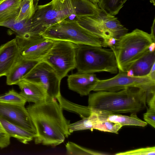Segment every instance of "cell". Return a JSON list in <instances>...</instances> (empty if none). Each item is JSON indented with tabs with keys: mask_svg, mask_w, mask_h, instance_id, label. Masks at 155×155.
<instances>
[{
	"mask_svg": "<svg viewBox=\"0 0 155 155\" xmlns=\"http://www.w3.org/2000/svg\"><path fill=\"white\" fill-rule=\"evenodd\" d=\"M75 62V68L80 73L106 72L115 74L118 70L113 52L101 47L76 45Z\"/></svg>",
	"mask_w": 155,
	"mask_h": 155,
	"instance_id": "cell-5",
	"label": "cell"
},
{
	"mask_svg": "<svg viewBox=\"0 0 155 155\" xmlns=\"http://www.w3.org/2000/svg\"><path fill=\"white\" fill-rule=\"evenodd\" d=\"M155 43L153 42L149 45L148 47V50L150 52H152L155 51Z\"/></svg>",
	"mask_w": 155,
	"mask_h": 155,
	"instance_id": "cell-35",
	"label": "cell"
},
{
	"mask_svg": "<svg viewBox=\"0 0 155 155\" xmlns=\"http://www.w3.org/2000/svg\"><path fill=\"white\" fill-rule=\"evenodd\" d=\"M155 18H154L152 25L151 27V33L150 35L152 36L153 39H155Z\"/></svg>",
	"mask_w": 155,
	"mask_h": 155,
	"instance_id": "cell-34",
	"label": "cell"
},
{
	"mask_svg": "<svg viewBox=\"0 0 155 155\" xmlns=\"http://www.w3.org/2000/svg\"><path fill=\"white\" fill-rule=\"evenodd\" d=\"M76 45L70 42L56 41L42 61L54 70L61 80L76 67Z\"/></svg>",
	"mask_w": 155,
	"mask_h": 155,
	"instance_id": "cell-8",
	"label": "cell"
},
{
	"mask_svg": "<svg viewBox=\"0 0 155 155\" xmlns=\"http://www.w3.org/2000/svg\"><path fill=\"white\" fill-rule=\"evenodd\" d=\"M93 111L98 115L100 121H110L119 124L123 127L125 126H134L144 127L147 124L139 118L137 113H132L129 116L120 114L114 113L107 111L93 109Z\"/></svg>",
	"mask_w": 155,
	"mask_h": 155,
	"instance_id": "cell-17",
	"label": "cell"
},
{
	"mask_svg": "<svg viewBox=\"0 0 155 155\" xmlns=\"http://www.w3.org/2000/svg\"><path fill=\"white\" fill-rule=\"evenodd\" d=\"M20 55L15 38L0 46V77L7 76Z\"/></svg>",
	"mask_w": 155,
	"mask_h": 155,
	"instance_id": "cell-14",
	"label": "cell"
},
{
	"mask_svg": "<svg viewBox=\"0 0 155 155\" xmlns=\"http://www.w3.org/2000/svg\"><path fill=\"white\" fill-rule=\"evenodd\" d=\"M154 91L155 89L136 87L97 91L88 95V106L114 113H137L147 107V95Z\"/></svg>",
	"mask_w": 155,
	"mask_h": 155,
	"instance_id": "cell-3",
	"label": "cell"
},
{
	"mask_svg": "<svg viewBox=\"0 0 155 155\" xmlns=\"http://www.w3.org/2000/svg\"><path fill=\"white\" fill-rule=\"evenodd\" d=\"M127 0H101L97 5L106 13L115 16L118 13Z\"/></svg>",
	"mask_w": 155,
	"mask_h": 155,
	"instance_id": "cell-25",
	"label": "cell"
},
{
	"mask_svg": "<svg viewBox=\"0 0 155 155\" xmlns=\"http://www.w3.org/2000/svg\"><path fill=\"white\" fill-rule=\"evenodd\" d=\"M26 101L14 89L9 90L4 95L0 96V102L4 103L25 105Z\"/></svg>",
	"mask_w": 155,
	"mask_h": 155,
	"instance_id": "cell-27",
	"label": "cell"
},
{
	"mask_svg": "<svg viewBox=\"0 0 155 155\" xmlns=\"http://www.w3.org/2000/svg\"><path fill=\"white\" fill-rule=\"evenodd\" d=\"M22 0H5L0 4V26L17 16Z\"/></svg>",
	"mask_w": 155,
	"mask_h": 155,
	"instance_id": "cell-20",
	"label": "cell"
},
{
	"mask_svg": "<svg viewBox=\"0 0 155 155\" xmlns=\"http://www.w3.org/2000/svg\"><path fill=\"white\" fill-rule=\"evenodd\" d=\"M143 118L147 124L155 127V108L149 107L143 114Z\"/></svg>",
	"mask_w": 155,
	"mask_h": 155,
	"instance_id": "cell-31",
	"label": "cell"
},
{
	"mask_svg": "<svg viewBox=\"0 0 155 155\" xmlns=\"http://www.w3.org/2000/svg\"><path fill=\"white\" fill-rule=\"evenodd\" d=\"M34 0H22L19 13L14 19L16 21L29 20L34 15L37 7L34 4Z\"/></svg>",
	"mask_w": 155,
	"mask_h": 155,
	"instance_id": "cell-24",
	"label": "cell"
},
{
	"mask_svg": "<svg viewBox=\"0 0 155 155\" xmlns=\"http://www.w3.org/2000/svg\"><path fill=\"white\" fill-rule=\"evenodd\" d=\"M26 108L36 130L34 139L36 144L55 147L71 135L69 121L55 99L48 97L45 101L33 104Z\"/></svg>",
	"mask_w": 155,
	"mask_h": 155,
	"instance_id": "cell-1",
	"label": "cell"
},
{
	"mask_svg": "<svg viewBox=\"0 0 155 155\" xmlns=\"http://www.w3.org/2000/svg\"><path fill=\"white\" fill-rule=\"evenodd\" d=\"M57 99L63 110L78 114L82 119L89 116L93 113L92 109L89 106L77 104L66 99L61 94Z\"/></svg>",
	"mask_w": 155,
	"mask_h": 155,
	"instance_id": "cell-21",
	"label": "cell"
},
{
	"mask_svg": "<svg viewBox=\"0 0 155 155\" xmlns=\"http://www.w3.org/2000/svg\"><path fill=\"white\" fill-rule=\"evenodd\" d=\"M23 79L42 86L49 97L55 99L61 94V79L52 68L45 61H39Z\"/></svg>",
	"mask_w": 155,
	"mask_h": 155,
	"instance_id": "cell-10",
	"label": "cell"
},
{
	"mask_svg": "<svg viewBox=\"0 0 155 155\" xmlns=\"http://www.w3.org/2000/svg\"><path fill=\"white\" fill-rule=\"evenodd\" d=\"M15 19L2 24L1 26L8 28L16 34L20 36H31V19L16 21Z\"/></svg>",
	"mask_w": 155,
	"mask_h": 155,
	"instance_id": "cell-22",
	"label": "cell"
},
{
	"mask_svg": "<svg viewBox=\"0 0 155 155\" xmlns=\"http://www.w3.org/2000/svg\"><path fill=\"white\" fill-rule=\"evenodd\" d=\"M92 3L97 5L101 0H88Z\"/></svg>",
	"mask_w": 155,
	"mask_h": 155,
	"instance_id": "cell-37",
	"label": "cell"
},
{
	"mask_svg": "<svg viewBox=\"0 0 155 155\" xmlns=\"http://www.w3.org/2000/svg\"><path fill=\"white\" fill-rule=\"evenodd\" d=\"M17 85L21 90L19 93L27 102L38 103L49 97L44 87L38 84L23 79Z\"/></svg>",
	"mask_w": 155,
	"mask_h": 155,
	"instance_id": "cell-16",
	"label": "cell"
},
{
	"mask_svg": "<svg viewBox=\"0 0 155 155\" xmlns=\"http://www.w3.org/2000/svg\"><path fill=\"white\" fill-rule=\"evenodd\" d=\"M153 42L155 40L150 34L137 28L120 37L110 47L114 54L118 70L127 72Z\"/></svg>",
	"mask_w": 155,
	"mask_h": 155,
	"instance_id": "cell-4",
	"label": "cell"
},
{
	"mask_svg": "<svg viewBox=\"0 0 155 155\" xmlns=\"http://www.w3.org/2000/svg\"><path fill=\"white\" fill-rule=\"evenodd\" d=\"M130 87L155 89V80L149 75L143 77H130L127 72L119 71L118 73L111 78L98 79L93 91H116Z\"/></svg>",
	"mask_w": 155,
	"mask_h": 155,
	"instance_id": "cell-9",
	"label": "cell"
},
{
	"mask_svg": "<svg viewBox=\"0 0 155 155\" xmlns=\"http://www.w3.org/2000/svg\"><path fill=\"white\" fill-rule=\"evenodd\" d=\"M5 0H0V4Z\"/></svg>",
	"mask_w": 155,
	"mask_h": 155,
	"instance_id": "cell-39",
	"label": "cell"
},
{
	"mask_svg": "<svg viewBox=\"0 0 155 155\" xmlns=\"http://www.w3.org/2000/svg\"><path fill=\"white\" fill-rule=\"evenodd\" d=\"M75 20L83 28L101 38L102 45L109 38L118 39L128 31L117 18L102 9L93 15H78Z\"/></svg>",
	"mask_w": 155,
	"mask_h": 155,
	"instance_id": "cell-7",
	"label": "cell"
},
{
	"mask_svg": "<svg viewBox=\"0 0 155 155\" xmlns=\"http://www.w3.org/2000/svg\"><path fill=\"white\" fill-rule=\"evenodd\" d=\"M127 76L130 77H134V72L132 69H130L127 72Z\"/></svg>",
	"mask_w": 155,
	"mask_h": 155,
	"instance_id": "cell-36",
	"label": "cell"
},
{
	"mask_svg": "<svg viewBox=\"0 0 155 155\" xmlns=\"http://www.w3.org/2000/svg\"><path fill=\"white\" fill-rule=\"evenodd\" d=\"M123 126L120 124L106 121L100 120L94 127V129L98 130L118 134V131Z\"/></svg>",
	"mask_w": 155,
	"mask_h": 155,
	"instance_id": "cell-28",
	"label": "cell"
},
{
	"mask_svg": "<svg viewBox=\"0 0 155 155\" xmlns=\"http://www.w3.org/2000/svg\"><path fill=\"white\" fill-rule=\"evenodd\" d=\"M98 79L94 74L78 72L69 75L67 81L69 89L84 96L93 91Z\"/></svg>",
	"mask_w": 155,
	"mask_h": 155,
	"instance_id": "cell-13",
	"label": "cell"
},
{
	"mask_svg": "<svg viewBox=\"0 0 155 155\" xmlns=\"http://www.w3.org/2000/svg\"><path fill=\"white\" fill-rule=\"evenodd\" d=\"M99 120L97 115L93 111L89 116L74 123H70L69 125V132L71 133L74 131L85 130L93 131L95 125Z\"/></svg>",
	"mask_w": 155,
	"mask_h": 155,
	"instance_id": "cell-23",
	"label": "cell"
},
{
	"mask_svg": "<svg viewBox=\"0 0 155 155\" xmlns=\"http://www.w3.org/2000/svg\"><path fill=\"white\" fill-rule=\"evenodd\" d=\"M41 35L54 41L102 47V39L82 27L76 20H64L48 28Z\"/></svg>",
	"mask_w": 155,
	"mask_h": 155,
	"instance_id": "cell-6",
	"label": "cell"
},
{
	"mask_svg": "<svg viewBox=\"0 0 155 155\" xmlns=\"http://www.w3.org/2000/svg\"><path fill=\"white\" fill-rule=\"evenodd\" d=\"M150 2L152 3L154 6L155 5V0H150Z\"/></svg>",
	"mask_w": 155,
	"mask_h": 155,
	"instance_id": "cell-38",
	"label": "cell"
},
{
	"mask_svg": "<svg viewBox=\"0 0 155 155\" xmlns=\"http://www.w3.org/2000/svg\"><path fill=\"white\" fill-rule=\"evenodd\" d=\"M101 10L88 0H52L37 6L31 18V32L41 36L54 24L64 20H75L78 15H93Z\"/></svg>",
	"mask_w": 155,
	"mask_h": 155,
	"instance_id": "cell-2",
	"label": "cell"
},
{
	"mask_svg": "<svg viewBox=\"0 0 155 155\" xmlns=\"http://www.w3.org/2000/svg\"><path fill=\"white\" fill-rule=\"evenodd\" d=\"M15 38L21 55L39 61L43 60L55 42L41 36L16 35Z\"/></svg>",
	"mask_w": 155,
	"mask_h": 155,
	"instance_id": "cell-11",
	"label": "cell"
},
{
	"mask_svg": "<svg viewBox=\"0 0 155 155\" xmlns=\"http://www.w3.org/2000/svg\"><path fill=\"white\" fill-rule=\"evenodd\" d=\"M11 137L6 132L0 121V148L7 147L10 143Z\"/></svg>",
	"mask_w": 155,
	"mask_h": 155,
	"instance_id": "cell-30",
	"label": "cell"
},
{
	"mask_svg": "<svg viewBox=\"0 0 155 155\" xmlns=\"http://www.w3.org/2000/svg\"><path fill=\"white\" fill-rule=\"evenodd\" d=\"M148 75L152 79L155 80V63L153 65Z\"/></svg>",
	"mask_w": 155,
	"mask_h": 155,
	"instance_id": "cell-33",
	"label": "cell"
},
{
	"mask_svg": "<svg viewBox=\"0 0 155 155\" xmlns=\"http://www.w3.org/2000/svg\"><path fill=\"white\" fill-rule=\"evenodd\" d=\"M155 63V51L150 52L148 50L133 64L130 69L133 71L134 76H145L149 74Z\"/></svg>",
	"mask_w": 155,
	"mask_h": 155,
	"instance_id": "cell-19",
	"label": "cell"
},
{
	"mask_svg": "<svg viewBox=\"0 0 155 155\" xmlns=\"http://www.w3.org/2000/svg\"><path fill=\"white\" fill-rule=\"evenodd\" d=\"M146 103L148 104L149 107L155 108V92L148 94Z\"/></svg>",
	"mask_w": 155,
	"mask_h": 155,
	"instance_id": "cell-32",
	"label": "cell"
},
{
	"mask_svg": "<svg viewBox=\"0 0 155 155\" xmlns=\"http://www.w3.org/2000/svg\"><path fill=\"white\" fill-rule=\"evenodd\" d=\"M34 1H39V0H34Z\"/></svg>",
	"mask_w": 155,
	"mask_h": 155,
	"instance_id": "cell-40",
	"label": "cell"
},
{
	"mask_svg": "<svg viewBox=\"0 0 155 155\" xmlns=\"http://www.w3.org/2000/svg\"><path fill=\"white\" fill-rule=\"evenodd\" d=\"M25 105L0 102V117L36 135L35 127Z\"/></svg>",
	"mask_w": 155,
	"mask_h": 155,
	"instance_id": "cell-12",
	"label": "cell"
},
{
	"mask_svg": "<svg viewBox=\"0 0 155 155\" xmlns=\"http://www.w3.org/2000/svg\"><path fill=\"white\" fill-rule=\"evenodd\" d=\"M39 62L28 59L20 54L6 76V84L17 85Z\"/></svg>",
	"mask_w": 155,
	"mask_h": 155,
	"instance_id": "cell-15",
	"label": "cell"
},
{
	"mask_svg": "<svg viewBox=\"0 0 155 155\" xmlns=\"http://www.w3.org/2000/svg\"><path fill=\"white\" fill-rule=\"evenodd\" d=\"M0 121L10 137H14L20 142L27 144L33 140L36 135L23 127L0 117Z\"/></svg>",
	"mask_w": 155,
	"mask_h": 155,
	"instance_id": "cell-18",
	"label": "cell"
},
{
	"mask_svg": "<svg viewBox=\"0 0 155 155\" xmlns=\"http://www.w3.org/2000/svg\"><path fill=\"white\" fill-rule=\"evenodd\" d=\"M66 153L68 155L107 154L84 147L74 142L69 141L65 145Z\"/></svg>",
	"mask_w": 155,
	"mask_h": 155,
	"instance_id": "cell-26",
	"label": "cell"
},
{
	"mask_svg": "<svg viewBox=\"0 0 155 155\" xmlns=\"http://www.w3.org/2000/svg\"><path fill=\"white\" fill-rule=\"evenodd\" d=\"M155 147H147L117 153L115 155H154Z\"/></svg>",
	"mask_w": 155,
	"mask_h": 155,
	"instance_id": "cell-29",
	"label": "cell"
}]
</instances>
